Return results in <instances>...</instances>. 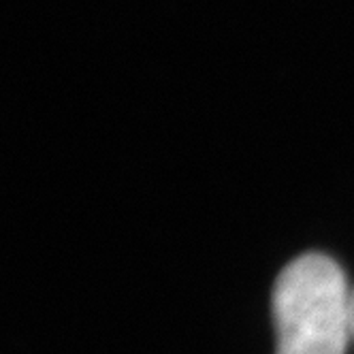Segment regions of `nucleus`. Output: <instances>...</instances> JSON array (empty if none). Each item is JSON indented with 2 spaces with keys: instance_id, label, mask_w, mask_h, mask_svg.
<instances>
[{
  "instance_id": "f257e3e1",
  "label": "nucleus",
  "mask_w": 354,
  "mask_h": 354,
  "mask_svg": "<svg viewBox=\"0 0 354 354\" xmlns=\"http://www.w3.org/2000/svg\"><path fill=\"white\" fill-rule=\"evenodd\" d=\"M271 308L275 354H346L350 286L333 259L310 252L290 261L273 284Z\"/></svg>"
},
{
  "instance_id": "f03ea898",
  "label": "nucleus",
  "mask_w": 354,
  "mask_h": 354,
  "mask_svg": "<svg viewBox=\"0 0 354 354\" xmlns=\"http://www.w3.org/2000/svg\"><path fill=\"white\" fill-rule=\"evenodd\" d=\"M350 335L354 339V286L350 288Z\"/></svg>"
}]
</instances>
